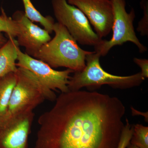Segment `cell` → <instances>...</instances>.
Returning a JSON list of instances; mask_svg holds the SVG:
<instances>
[{
    "instance_id": "1",
    "label": "cell",
    "mask_w": 148,
    "mask_h": 148,
    "mask_svg": "<svg viewBox=\"0 0 148 148\" xmlns=\"http://www.w3.org/2000/svg\"><path fill=\"white\" fill-rule=\"evenodd\" d=\"M38 119L35 148H117L124 126L123 103L85 90L61 92Z\"/></svg>"
},
{
    "instance_id": "2",
    "label": "cell",
    "mask_w": 148,
    "mask_h": 148,
    "mask_svg": "<svg viewBox=\"0 0 148 148\" xmlns=\"http://www.w3.org/2000/svg\"><path fill=\"white\" fill-rule=\"evenodd\" d=\"M17 80L12 92L6 114L0 124V130L14 120L34 110L45 101L54 102L57 96L43 84L32 72L18 68Z\"/></svg>"
},
{
    "instance_id": "3",
    "label": "cell",
    "mask_w": 148,
    "mask_h": 148,
    "mask_svg": "<svg viewBox=\"0 0 148 148\" xmlns=\"http://www.w3.org/2000/svg\"><path fill=\"white\" fill-rule=\"evenodd\" d=\"M55 36L43 45L34 58L48 64L53 69L65 67L75 72L82 71L86 66V56L93 51L80 47L66 27L55 23Z\"/></svg>"
},
{
    "instance_id": "4",
    "label": "cell",
    "mask_w": 148,
    "mask_h": 148,
    "mask_svg": "<svg viewBox=\"0 0 148 148\" xmlns=\"http://www.w3.org/2000/svg\"><path fill=\"white\" fill-rule=\"evenodd\" d=\"M101 57L100 53L95 51L86 56L84 69L74 73L69 79V91H77L84 87L98 88L104 85L117 89H128L139 86L145 80L140 72L126 76L109 73L101 67Z\"/></svg>"
},
{
    "instance_id": "5",
    "label": "cell",
    "mask_w": 148,
    "mask_h": 148,
    "mask_svg": "<svg viewBox=\"0 0 148 148\" xmlns=\"http://www.w3.org/2000/svg\"><path fill=\"white\" fill-rule=\"evenodd\" d=\"M51 5L58 23L66 27L77 42L94 48L102 43L103 40L93 31L87 17L79 9L69 4L66 0H51Z\"/></svg>"
},
{
    "instance_id": "6",
    "label": "cell",
    "mask_w": 148,
    "mask_h": 148,
    "mask_svg": "<svg viewBox=\"0 0 148 148\" xmlns=\"http://www.w3.org/2000/svg\"><path fill=\"white\" fill-rule=\"evenodd\" d=\"M110 1L113 11L112 36L110 40H103L100 45L94 48L95 51L101 56H105L112 48L130 42L138 47L140 53L145 52L147 48L141 43L135 34L133 26L135 17L134 10L132 8L129 13L127 12L125 0Z\"/></svg>"
},
{
    "instance_id": "7",
    "label": "cell",
    "mask_w": 148,
    "mask_h": 148,
    "mask_svg": "<svg viewBox=\"0 0 148 148\" xmlns=\"http://www.w3.org/2000/svg\"><path fill=\"white\" fill-rule=\"evenodd\" d=\"M18 68H24L32 72L43 84L50 90H58L61 92L69 91L68 88L70 75L74 73L70 69L58 71L51 68L45 62L23 53L18 49Z\"/></svg>"
},
{
    "instance_id": "8",
    "label": "cell",
    "mask_w": 148,
    "mask_h": 148,
    "mask_svg": "<svg viewBox=\"0 0 148 148\" xmlns=\"http://www.w3.org/2000/svg\"><path fill=\"white\" fill-rule=\"evenodd\" d=\"M82 12L95 32L103 39L110 33L113 21V11L110 0H66Z\"/></svg>"
},
{
    "instance_id": "9",
    "label": "cell",
    "mask_w": 148,
    "mask_h": 148,
    "mask_svg": "<svg viewBox=\"0 0 148 148\" xmlns=\"http://www.w3.org/2000/svg\"><path fill=\"white\" fill-rule=\"evenodd\" d=\"M12 18L18 25L16 37L18 45L25 48V53L28 55L34 57L42 47L51 39L49 33L34 24L23 11H16Z\"/></svg>"
},
{
    "instance_id": "10",
    "label": "cell",
    "mask_w": 148,
    "mask_h": 148,
    "mask_svg": "<svg viewBox=\"0 0 148 148\" xmlns=\"http://www.w3.org/2000/svg\"><path fill=\"white\" fill-rule=\"evenodd\" d=\"M35 114L33 112L14 120L0 131V148H29L28 139Z\"/></svg>"
},
{
    "instance_id": "11",
    "label": "cell",
    "mask_w": 148,
    "mask_h": 148,
    "mask_svg": "<svg viewBox=\"0 0 148 148\" xmlns=\"http://www.w3.org/2000/svg\"><path fill=\"white\" fill-rule=\"evenodd\" d=\"M19 48L16 40L12 37H8L6 42L0 47V78L17 71L16 61Z\"/></svg>"
},
{
    "instance_id": "12",
    "label": "cell",
    "mask_w": 148,
    "mask_h": 148,
    "mask_svg": "<svg viewBox=\"0 0 148 148\" xmlns=\"http://www.w3.org/2000/svg\"><path fill=\"white\" fill-rule=\"evenodd\" d=\"M17 80L16 73H11L0 78V124L5 117L12 92Z\"/></svg>"
},
{
    "instance_id": "13",
    "label": "cell",
    "mask_w": 148,
    "mask_h": 148,
    "mask_svg": "<svg viewBox=\"0 0 148 148\" xmlns=\"http://www.w3.org/2000/svg\"><path fill=\"white\" fill-rule=\"evenodd\" d=\"M22 1L26 16L33 22L40 23L49 34H52L55 24L53 18L50 16H43L36 8L31 0H22Z\"/></svg>"
},
{
    "instance_id": "14",
    "label": "cell",
    "mask_w": 148,
    "mask_h": 148,
    "mask_svg": "<svg viewBox=\"0 0 148 148\" xmlns=\"http://www.w3.org/2000/svg\"><path fill=\"white\" fill-rule=\"evenodd\" d=\"M130 143L139 148H148V127L141 124L133 125Z\"/></svg>"
},
{
    "instance_id": "15",
    "label": "cell",
    "mask_w": 148,
    "mask_h": 148,
    "mask_svg": "<svg viewBox=\"0 0 148 148\" xmlns=\"http://www.w3.org/2000/svg\"><path fill=\"white\" fill-rule=\"evenodd\" d=\"M0 15V33L4 32L8 37L15 38L18 34V25L16 21L7 15L4 10L2 8Z\"/></svg>"
},
{
    "instance_id": "16",
    "label": "cell",
    "mask_w": 148,
    "mask_h": 148,
    "mask_svg": "<svg viewBox=\"0 0 148 148\" xmlns=\"http://www.w3.org/2000/svg\"><path fill=\"white\" fill-rule=\"evenodd\" d=\"M133 132V125L126 119L125 124L122 131L119 143L117 148H126L130 143Z\"/></svg>"
},
{
    "instance_id": "17",
    "label": "cell",
    "mask_w": 148,
    "mask_h": 148,
    "mask_svg": "<svg viewBox=\"0 0 148 148\" xmlns=\"http://www.w3.org/2000/svg\"><path fill=\"white\" fill-rule=\"evenodd\" d=\"M144 9V16L138 24L137 30L142 36H148V12L147 3L143 1L142 3Z\"/></svg>"
},
{
    "instance_id": "18",
    "label": "cell",
    "mask_w": 148,
    "mask_h": 148,
    "mask_svg": "<svg viewBox=\"0 0 148 148\" xmlns=\"http://www.w3.org/2000/svg\"><path fill=\"white\" fill-rule=\"evenodd\" d=\"M133 61L141 69L142 76L145 79L148 77V60L145 58H134Z\"/></svg>"
},
{
    "instance_id": "19",
    "label": "cell",
    "mask_w": 148,
    "mask_h": 148,
    "mask_svg": "<svg viewBox=\"0 0 148 148\" xmlns=\"http://www.w3.org/2000/svg\"><path fill=\"white\" fill-rule=\"evenodd\" d=\"M7 40V39L4 36L2 33H0V47L3 45Z\"/></svg>"
},
{
    "instance_id": "20",
    "label": "cell",
    "mask_w": 148,
    "mask_h": 148,
    "mask_svg": "<svg viewBox=\"0 0 148 148\" xmlns=\"http://www.w3.org/2000/svg\"><path fill=\"white\" fill-rule=\"evenodd\" d=\"M138 148V147H136V146L134 145H132V144H130V143L129 145H128L127 146V148Z\"/></svg>"
}]
</instances>
